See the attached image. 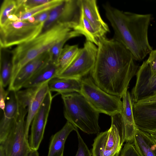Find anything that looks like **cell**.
I'll return each mask as SVG.
<instances>
[{"label": "cell", "instance_id": "1", "mask_svg": "<svg viewBox=\"0 0 156 156\" xmlns=\"http://www.w3.org/2000/svg\"><path fill=\"white\" fill-rule=\"evenodd\" d=\"M97 47L91 78L105 91L122 98L139 67L130 52L113 38H100Z\"/></svg>", "mask_w": 156, "mask_h": 156}, {"label": "cell", "instance_id": "2", "mask_svg": "<svg viewBox=\"0 0 156 156\" xmlns=\"http://www.w3.org/2000/svg\"><path fill=\"white\" fill-rule=\"evenodd\" d=\"M103 6L114 31L113 38L130 52L136 61L142 60L153 50L148 36L151 15L123 12L107 2Z\"/></svg>", "mask_w": 156, "mask_h": 156}, {"label": "cell", "instance_id": "3", "mask_svg": "<svg viewBox=\"0 0 156 156\" xmlns=\"http://www.w3.org/2000/svg\"><path fill=\"white\" fill-rule=\"evenodd\" d=\"M76 26L72 23H56L33 39L17 46L12 51V70L10 82L26 64L48 51L57 43L80 36L74 30Z\"/></svg>", "mask_w": 156, "mask_h": 156}, {"label": "cell", "instance_id": "4", "mask_svg": "<svg viewBox=\"0 0 156 156\" xmlns=\"http://www.w3.org/2000/svg\"><path fill=\"white\" fill-rule=\"evenodd\" d=\"M61 95L64 116L67 121L88 134L100 133V113L81 94L73 92Z\"/></svg>", "mask_w": 156, "mask_h": 156}, {"label": "cell", "instance_id": "5", "mask_svg": "<svg viewBox=\"0 0 156 156\" xmlns=\"http://www.w3.org/2000/svg\"><path fill=\"white\" fill-rule=\"evenodd\" d=\"M80 93L100 113L111 117L122 111L121 98L105 91L95 84L91 77L82 79Z\"/></svg>", "mask_w": 156, "mask_h": 156}, {"label": "cell", "instance_id": "6", "mask_svg": "<svg viewBox=\"0 0 156 156\" xmlns=\"http://www.w3.org/2000/svg\"><path fill=\"white\" fill-rule=\"evenodd\" d=\"M44 23H30L27 20L9 21L0 27L1 48L17 46L33 39L42 32Z\"/></svg>", "mask_w": 156, "mask_h": 156}, {"label": "cell", "instance_id": "7", "mask_svg": "<svg viewBox=\"0 0 156 156\" xmlns=\"http://www.w3.org/2000/svg\"><path fill=\"white\" fill-rule=\"evenodd\" d=\"M19 114L16 123L6 139L2 144L5 156H28L31 150L28 140L25 135L27 108L19 106Z\"/></svg>", "mask_w": 156, "mask_h": 156}, {"label": "cell", "instance_id": "8", "mask_svg": "<svg viewBox=\"0 0 156 156\" xmlns=\"http://www.w3.org/2000/svg\"><path fill=\"white\" fill-rule=\"evenodd\" d=\"M98 47L92 42L86 41L80 48L76 59L61 74L57 77L81 79L91 72L96 62Z\"/></svg>", "mask_w": 156, "mask_h": 156}, {"label": "cell", "instance_id": "9", "mask_svg": "<svg viewBox=\"0 0 156 156\" xmlns=\"http://www.w3.org/2000/svg\"><path fill=\"white\" fill-rule=\"evenodd\" d=\"M121 113L111 116L112 123L117 128L123 145L125 142L133 143L137 128L133 113V104L131 94L128 90L122 98Z\"/></svg>", "mask_w": 156, "mask_h": 156}, {"label": "cell", "instance_id": "10", "mask_svg": "<svg viewBox=\"0 0 156 156\" xmlns=\"http://www.w3.org/2000/svg\"><path fill=\"white\" fill-rule=\"evenodd\" d=\"M122 145L117 128L111 123L109 129L98 133L94 139L92 156H119Z\"/></svg>", "mask_w": 156, "mask_h": 156}, {"label": "cell", "instance_id": "11", "mask_svg": "<svg viewBox=\"0 0 156 156\" xmlns=\"http://www.w3.org/2000/svg\"><path fill=\"white\" fill-rule=\"evenodd\" d=\"M53 98L49 91L32 121L29 142L32 150H37L43 139Z\"/></svg>", "mask_w": 156, "mask_h": 156}, {"label": "cell", "instance_id": "12", "mask_svg": "<svg viewBox=\"0 0 156 156\" xmlns=\"http://www.w3.org/2000/svg\"><path fill=\"white\" fill-rule=\"evenodd\" d=\"M136 76L135 83L130 93L133 103H136L156 92V77L151 76L146 61L139 67Z\"/></svg>", "mask_w": 156, "mask_h": 156}, {"label": "cell", "instance_id": "13", "mask_svg": "<svg viewBox=\"0 0 156 156\" xmlns=\"http://www.w3.org/2000/svg\"><path fill=\"white\" fill-rule=\"evenodd\" d=\"M50 62L48 51L28 63L20 69L11 82L8 90L17 91L23 88L31 78Z\"/></svg>", "mask_w": 156, "mask_h": 156}, {"label": "cell", "instance_id": "14", "mask_svg": "<svg viewBox=\"0 0 156 156\" xmlns=\"http://www.w3.org/2000/svg\"><path fill=\"white\" fill-rule=\"evenodd\" d=\"M5 107L0 122V144L3 143L13 128L19 114L16 91H9Z\"/></svg>", "mask_w": 156, "mask_h": 156}, {"label": "cell", "instance_id": "15", "mask_svg": "<svg viewBox=\"0 0 156 156\" xmlns=\"http://www.w3.org/2000/svg\"><path fill=\"white\" fill-rule=\"evenodd\" d=\"M133 104V115L137 128L148 133L156 132V103Z\"/></svg>", "mask_w": 156, "mask_h": 156}, {"label": "cell", "instance_id": "16", "mask_svg": "<svg viewBox=\"0 0 156 156\" xmlns=\"http://www.w3.org/2000/svg\"><path fill=\"white\" fill-rule=\"evenodd\" d=\"M84 14L97 32L99 38L109 32L108 26L102 19L96 0H80Z\"/></svg>", "mask_w": 156, "mask_h": 156}, {"label": "cell", "instance_id": "17", "mask_svg": "<svg viewBox=\"0 0 156 156\" xmlns=\"http://www.w3.org/2000/svg\"><path fill=\"white\" fill-rule=\"evenodd\" d=\"M76 130V127L67 121L63 127L52 136L47 156H63L66 140L70 133Z\"/></svg>", "mask_w": 156, "mask_h": 156}, {"label": "cell", "instance_id": "18", "mask_svg": "<svg viewBox=\"0 0 156 156\" xmlns=\"http://www.w3.org/2000/svg\"><path fill=\"white\" fill-rule=\"evenodd\" d=\"M49 91L61 94L73 92L80 93L82 79L54 78L48 83Z\"/></svg>", "mask_w": 156, "mask_h": 156}, {"label": "cell", "instance_id": "19", "mask_svg": "<svg viewBox=\"0 0 156 156\" xmlns=\"http://www.w3.org/2000/svg\"><path fill=\"white\" fill-rule=\"evenodd\" d=\"M48 82L44 84L39 88L32 98L28 108L25 129V137L27 140L28 139L30 126L49 91Z\"/></svg>", "mask_w": 156, "mask_h": 156}, {"label": "cell", "instance_id": "20", "mask_svg": "<svg viewBox=\"0 0 156 156\" xmlns=\"http://www.w3.org/2000/svg\"><path fill=\"white\" fill-rule=\"evenodd\" d=\"M133 143L141 156H156V143L149 133L137 128Z\"/></svg>", "mask_w": 156, "mask_h": 156}, {"label": "cell", "instance_id": "21", "mask_svg": "<svg viewBox=\"0 0 156 156\" xmlns=\"http://www.w3.org/2000/svg\"><path fill=\"white\" fill-rule=\"evenodd\" d=\"M57 76V66L50 61L31 78L24 85L23 88L40 87Z\"/></svg>", "mask_w": 156, "mask_h": 156}, {"label": "cell", "instance_id": "22", "mask_svg": "<svg viewBox=\"0 0 156 156\" xmlns=\"http://www.w3.org/2000/svg\"><path fill=\"white\" fill-rule=\"evenodd\" d=\"M80 50L78 44H66L64 47L57 65V77L72 63L77 56Z\"/></svg>", "mask_w": 156, "mask_h": 156}, {"label": "cell", "instance_id": "23", "mask_svg": "<svg viewBox=\"0 0 156 156\" xmlns=\"http://www.w3.org/2000/svg\"><path fill=\"white\" fill-rule=\"evenodd\" d=\"M74 29L80 35H84L87 41L91 42L97 46L98 45L99 37L98 34L85 17L81 6L79 22Z\"/></svg>", "mask_w": 156, "mask_h": 156}, {"label": "cell", "instance_id": "24", "mask_svg": "<svg viewBox=\"0 0 156 156\" xmlns=\"http://www.w3.org/2000/svg\"><path fill=\"white\" fill-rule=\"evenodd\" d=\"M66 12V0H63L59 5L52 9L44 22L43 31L49 29L55 24L63 22Z\"/></svg>", "mask_w": 156, "mask_h": 156}, {"label": "cell", "instance_id": "25", "mask_svg": "<svg viewBox=\"0 0 156 156\" xmlns=\"http://www.w3.org/2000/svg\"><path fill=\"white\" fill-rule=\"evenodd\" d=\"M63 0H51L47 3L41 5L27 11L20 12L15 15L17 17V21H24L29 18L43 12L51 10L60 4Z\"/></svg>", "mask_w": 156, "mask_h": 156}, {"label": "cell", "instance_id": "26", "mask_svg": "<svg viewBox=\"0 0 156 156\" xmlns=\"http://www.w3.org/2000/svg\"><path fill=\"white\" fill-rule=\"evenodd\" d=\"M17 7V0H4L0 11V26H4L9 21V17L13 14Z\"/></svg>", "mask_w": 156, "mask_h": 156}, {"label": "cell", "instance_id": "27", "mask_svg": "<svg viewBox=\"0 0 156 156\" xmlns=\"http://www.w3.org/2000/svg\"><path fill=\"white\" fill-rule=\"evenodd\" d=\"M41 86L25 88L16 91L19 106L28 109L32 98Z\"/></svg>", "mask_w": 156, "mask_h": 156}, {"label": "cell", "instance_id": "28", "mask_svg": "<svg viewBox=\"0 0 156 156\" xmlns=\"http://www.w3.org/2000/svg\"><path fill=\"white\" fill-rule=\"evenodd\" d=\"M12 66L11 61L4 59L1 61L0 84L5 87L9 85L11 79Z\"/></svg>", "mask_w": 156, "mask_h": 156}, {"label": "cell", "instance_id": "29", "mask_svg": "<svg viewBox=\"0 0 156 156\" xmlns=\"http://www.w3.org/2000/svg\"><path fill=\"white\" fill-rule=\"evenodd\" d=\"M69 40V39H66L60 41L54 45L48 51L50 62L56 66L64 45Z\"/></svg>", "mask_w": 156, "mask_h": 156}, {"label": "cell", "instance_id": "30", "mask_svg": "<svg viewBox=\"0 0 156 156\" xmlns=\"http://www.w3.org/2000/svg\"><path fill=\"white\" fill-rule=\"evenodd\" d=\"M75 131L78 140V148L75 156H92L91 153L80 135L78 128H76Z\"/></svg>", "mask_w": 156, "mask_h": 156}, {"label": "cell", "instance_id": "31", "mask_svg": "<svg viewBox=\"0 0 156 156\" xmlns=\"http://www.w3.org/2000/svg\"><path fill=\"white\" fill-rule=\"evenodd\" d=\"M149 68L151 76L156 77V49L152 50L150 53L149 57L146 60Z\"/></svg>", "mask_w": 156, "mask_h": 156}, {"label": "cell", "instance_id": "32", "mask_svg": "<svg viewBox=\"0 0 156 156\" xmlns=\"http://www.w3.org/2000/svg\"><path fill=\"white\" fill-rule=\"evenodd\" d=\"M119 156H141L133 143H126L122 149Z\"/></svg>", "mask_w": 156, "mask_h": 156}, {"label": "cell", "instance_id": "33", "mask_svg": "<svg viewBox=\"0 0 156 156\" xmlns=\"http://www.w3.org/2000/svg\"><path fill=\"white\" fill-rule=\"evenodd\" d=\"M2 85L0 84V107L3 112H4L5 103L9 91L5 90Z\"/></svg>", "mask_w": 156, "mask_h": 156}, {"label": "cell", "instance_id": "34", "mask_svg": "<svg viewBox=\"0 0 156 156\" xmlns=\"http://www.w3.org/2000/svg\"><path fill=\"white\" fill-rule=\"evenodd\" d=\"M51 9L43 12L34 16L35 19L34 23H44L48 19Z\"/></svg>", "mask_w": 156, "mask_h": 156}, {"label": "cell", "instance_id": "35", "mask_svg": "<svg viewBox=\"0 0 156 156\" xmlns=\"http://www.w3.org/2000/svg\"><path fill=\"white\" fill-rule=\"evenodd\" d=\"M156 103V92L152 95L134 103L137 104H145Z\"/></svg>", "mask_w": 156, "mask_h": 156}, {"label": "cell", "instance_id": "36", "mask_svg": "<svg viewBox=\"0 0 156 156\" xmlns=\"http://www.w3.org/2000/svg\"><path fill=\"white\" fill-rule=\"evenodd\" d=\"M28 156H39V154L37 150L32 149Z\"/></svg>", "mask_w": 156, "mask_h": 156}, {"label": "cell", "instance_id": "37", "mask_svg": "<svg viewBox=\"0 0 156 156\" xmlns=\"http://www.w3.org/2000/svg\"><path fill=\"white\" fill-rule=\"evenodd\" d=\"M0 156H5L4 148L2 144L0 145Z\"/></svg>", "mask_w": 156, "mask_h": 156}, {"label": "cell", "instance_id": "38", "mask_svg": "<svg viewBox=\"0 0 156 156\" xmlns=\"http://www.w3.org/2000/svg\"><path fill=\"white\" fill-rule=\"evenodd\" d=\"M149 133L156 143V132H153Z\"/></svg>", "mask_w": 156, "mask_h": 156}, {"label": "cell", "instance_id": "39", "mask_svg": "<svg viewBox=\"0 0 156 156\" xmlns=\"http://www.w3.org/2000/svg\"><path fill=\"white\" fill-rule=\"evenodd\" d=\"M27 21L30 23H34L35 21L34 18V16L29 18L27 20Z\"/></svg>", "mask_w": 156, "mask_h": 156}, {"label": "cell", "instance_id": "40", "mask_svg": "<svg viewBox=\"0 0 156 156\" xmlns=\"http://www.w3.org/2000/svg\"></svg>", "mask_w": 156, "mask_h": 156}]
</instances>
